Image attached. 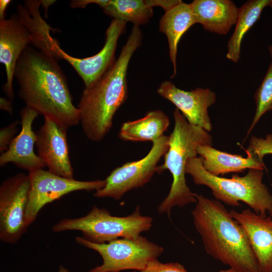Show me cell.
Masks as SVG:
<instances>
[{"instance_id":"obj_1","label":"cell","mask_w":272,"mask_h":272,"mask_svg":"<svg viewBox=\"0 0 272 272\" xmlns=\"http://www.w3.org/2000/svg\"><path fill=\"white\" fill-rule=\"evenodd\" d=\"M50 51L30 45L18 59L14 78L26 106L68 129L80 122L66 77Z\"/></svg>"},{"instance_id":"obj_2","label":"cell","mask_w":272,"mask_h":272,"mask_svg":"<svg viewBox=\"0 0 272 272\" xmlns=\"http://www.w3.org/2000/svg\"><path fill=\"white\" fill-rule=\"evenodd\" d=\"M143 34L134 25L120 55L97 81L85 88L78 104L81 126L90 141L99 142L110 131L117 110L128 96L126 74L134 52L141 44Z\"/></svg>"},{"instance_id":"obj_3","label":"cell","mask_w":272,"mask_h":272,"mask_svg":"<svg viewBox=\"0 0 272 272\" xmlns=\"http://www.w3.org/2000/svg\"><path fill=\"white\" fill-rule=\"evenodd\" d=\"M193 194V222L207 253L239 272H260L247 234L230 211L218 200Z\"/></svg>"},{"instance_id":"obj_4","label":"cell","mask_w":272,"mask_h":272,"mask_svg":"<svg viewBox=\"0 0 272 272\" xmlns=\"http://www.w3.org/2000/svg\"><path fill=\"white\" fill-rule=\"evenodd\" d=\"M174 127L169 135V148L164 155V162L158 166L157 173L165 170L171 173L172 182L169 192L158 208L159 214L170 217L172 209L196 203V199L187 185L185 166L188 160L196 156L200 145H212V138L202 127L189 123L180 111L173 112Z\"/></svg>"},{"instance_id":"obj_5","label":"cell","mask_w":272,"mask_h":272,"mask_svg":"<svg viewBox=\"0 0 272 272\" xmlns=\"http://www.w3.org/2000/svg\"><path fill=\"white\" fill-rule=\"evenodd\" d=\"M185 173L195 184L210 188L216 200L227 205L238 207L242 201L262 216L271 211L272 195L262 182L263 170L251 169L243 176L235 174L231 178H225L209 173L203 166L201 157L196 156L188 160Z\"/></svg>"},{"instance_id":"obj_6","label":"cell","mask_w":272,"mask_h":272,"mask_svg":"<svg viewBox=\"0 0 272 272\" xmlns=\"http://www.w3.org/2000/svg\"><path fill=\"white\" fill-rule=\"evenodd\" d=\"M153 219L141 215L138 206L125 217L114 216L104 208L94 206L85 216L64 218L53 225L54 232L77 230L86 239L96 243H108L119 238H135L152 226Z\"/></svg>"},{"instance_id":"obj_7","label":"cell","mask_w":272,"mask_h":272,"mask_svg":"<svg viewBox=\"0 0 272 272\" xmlns=\"http://www.w3.org/2000/svg\"><path fill=\"white\" fill-rule=\"evenodd\" d=\"M77 243L98 252L103 263L89 272H120L123 270H143L149 263L164 251L161 246L140 236L135 238H119L105 243L92 242L83 237Z\"/></svg>"},{"instance_id":"obj_8","label":"cell","mask_w":272,"mask_h":272,"mask_svg":"<svg viewBox=\"0 0 272 272\" xmlns=\"http://www.w3.org/2000/svg\"><path fill=\"white\" fill-rule=\"evenodd\" d=\"M169 141V136L164 135L153 142L144 158L114 169L105 179L104 187L96 191L94 196L119 200L126 192L144 186L157 172V164L168 150Z\"/></svg>"},{"instance_id":"obj_9","label":"cell","mask_w":272,"mask_h":272,"mask_svg":"<svg viewBox=\"0 0 272 272\" xmlns=\"http://www.w3.org/2000/svg\"><path fill=\"white\" fill-rule=\"evenodd\" d=\"M31 188L29 175L18 173L4 180L0 186V239L17 243L28 226L26 213Z\"/></svg>"},{"instance_id":"obj_10","label":"cell","mask_w":272,"mask_h":272,"mask_svg":"<svg viewBox=\"0 0 272 272\" xmlns=\"http://www.w3.org/2000/svg\"><path fill=\"white\" fill-rule=\"evenodd\" d=\"M31 188L26 213L29 227L46 205L64 195L78 190H98L104 187L105 180L80 181L56 175L48 170L39 169L29 172Z\"/></svg>"},{"instance_id":"obj_11","label":"cell","mask_w":272,"mask_h":272,"mask_svg":"<svg viewBox=\"0 0 272 272\" xmlns=\"http://www.w3.org/2000/svg\"><path fill=\"white\" fill-rule=\"evenodd\" d=\"M126 22L112 19L106 31L105 44L97 54L86 58L73 57L63 50L54 39L51 41V49L58 59L65 60L82 78L85 88L100 79L111 66L115 60V52L120 36L124 32Z\"/></svg>"},{"instance_id":"obj_12","label":"cell","mask_w":272,"mask_h":272,"mask_svg":"<svg viewBox=\"0 0 272 272\" xmlns=\"http://www.w3.org/2000/svg\"><path fill=\"white\" fill-rule=\"evenodd\" d=\"M0 20V62L5 66L6 82L3 90L11 100L14 98L13 82L18 59L25 48L35 45V38L22 11Z\"/></svg>"},{"instance_id":"obj_13","label":"cell","mask_w":272,"mask_h":272,"mask_svg":"<svg viewBox=\"0 0 272 272\" xmlns=\"http://www.w3.org/2000/svg\"><path fill=\"white\" fill-rule=\"evenodd\" d=\"M67 129L48 117L36 132L37 155L50 172L60 176L74 178L69 157Z\"/></svg>"},{"instance_id":"obj_14","label":"cell","mask_w":272,"mask_h":272,"mask_svg":"<svg viewBox=\"0 0 272 272\" xmlns=\"http://www.w3.org/2000/svg\"><path fill=\"white\" fill-rule=\"evenodd\" d=\"M158 94L175 105L187 121L210 131L212 125L208 109L216 100V94L209 88H196L185 91L176 87L169 81L162 82Z\"/></svg>"},{"instance_id":"obj_15","label":"cell","mask_w":272,"mask_h":272,"mask_svg":"<svg viewBox=\"0 0 272 272\" xmlns=\"http://www.w3.org/2000/svg\"><path fill=\"white\" fill-rule=\"evenodd\" d=\"M20 113L21 130L13 140L8 150L1 154L0 166L4 167L11 162L17 167L29 172L42 169L45 165L34 152L37 137L32 129L33 122L39 114L26 106Z\"/></svg>"},{"instance_id":"obj_16","label":"cell","mask_w":272,"mask_h":272,"mask_svg":"<svg viewBox=\"0 0 272 272\" xmlns=\"http://www.w3.org/2000/svg\"><path fill=\"white\" fill-rule=\"evenodd\" d=\"M230 213L247 234L260 272H272V217L250 209L240 212L232 210Z\"/></svg>"},{"instance_id":"obj_17","label":"cell","mask_w":272,"mask_h":272,"mask_svg":"<svg viewBox=\"0 0 272 272\" xmlns=\"http://www.w3.org/2000/svg\"><path fill=\"white\" fill-rule=\"evenodd\" d=\"M247 157L219 151L211 145L199 146L197 154L202 158V165L209 173L216 176L232 172H242L246 169H263V156L254 148L249 146Z\"/></svg>"},{"instance_id":"obj_18","label":"cell","mask_w":272,"mask_h":272,"mask_svg":"<svg viewBox=\"0 0 272 272\" xmlns=\"http://www.w3.org/2000/svg\"><path fill=\"white\" fill-rule=\"evenodd\" d=\"M196 23L207 31L226 35L236 24L239 8L230 0H194L190 3Z\"/></svg>"},{"instance_id":"obj_19","label":"cell","mask_w":272,"mask_h":272,"mask_svg":"<svg viewBox=\"0 0 272 272\" xmlns=\"http://www.w3.org/2000/svg\"><path fill=\"white\" fill-rule=\"evenodd\" d=\"M195 18L190 4L181 2L165 12L159 22V30L167 38L169 56L173 66V75L176 74V58L178 44L186 31L194 24Z\"/></svg>"},{"instance_id":"obj_20","label":"cell","mask_w":272,"mask_h":272,"mask_svg":"<svg viewBox=\"0 0 272 272\" xmlns=\"http://www.w3.org/2000/svg\"><path fill=\"white\" fill-rule=\"evenodd\" d=\"M169 123L163 111L152 110L142 118L123 123L118 136L124 141L153 142L164 135Z\"/></svg>"},{"instance_id":"obj_21","label":"cell","mask_w":272,"mask_h":272,"mask_svg":"<svg viewBox=\"0 0 272 272\" xmlns=\"http://www.w3.org/2000/svg\"><path fill=\"white\" fill-rule=\"evenodd\" d=\"M113 19L140 26L149 22L153 15L152 0H91Z\"/></svg>"},{"instance_id":"obj_22","label":"cell","mask_w":272,"mask_h":272,"mask_svg":"<svg viewBox=\"0 0 272 272\" xmlns=\"http://www.w3.org/2000/svg\"><path fill=\"white\" fill-rule=\"evenodd\" d=\"M268 6L272 7V0H250L239 8L235 30L227 44L228 59L234 62L238 61L244 35L259 19L264 8Z\"/></svg>"},{"instance_id":"obj_23","label":"cell","mask_w":272,"mask_h":272,"mask_svg":"<svg viewBox=\"0 0 272 272\" xmlns=\"http://www.w3.org/2000/svg\"><path fill=\"white\" fill-rule=\"evenodd\" d=\"M254 98L256 105L255 113L246 137L262 116L272 110V60L260 85L256 91Z\"/></svg>"},{"instance_id":"obj_24","label":"cell","mask_w":272,"mask_h":272,"mask_svg":"<svg viewBox=\"0 0 272 272\" xmlns=\"http://www.w3.org/2000/svg\"><path fill=\"white\" fill-rule=\"evenodd\" d=\"M133 272H188L184 266L178 262L166 263L155 259L150 261L143 270Z\"/></svg>"},{"instance_id":"obj_25","label":"cell","mask_w":272,"mask_h":272,"mask_svg":"<svg viewBox=\"0 0 272 272\" xmlns=\"http://www.w3.org/2000/svg\"><path fill=\"white\" fill-rule=\"evenodd\" d=\"M21 123L16 120L10 123L7 126L2 128L0 130V152L3 153L6 151L11 143L15 138L14 136L18 131L17 126Z\"/></svg>"},{"instance_id":"obj_26","label":"cell","mask_w":272,"mask_h":272,"mask_svg":"<svg viewBox=\"0 0 272 272\" xmlns=\"http://www.w3.org/2000/svg\"><path fill=\"white\" fill-rule=\"evenodd\" d=\"M0 108L1 109L4 110L8 112L10 114H13V107L10 100L1 98Z\"/></svg>"},{"instance_id":"obj_27","label":"cell","mask_w":272,"mask_h":272,"mask_svg":"<svg viewBox=\"0 0 272 272\" xmlns=\"http://www.w3.org/2000/svg\"><path fill=\"white\" fill-rule=\"evenodd\" d=\"M11 2V1L10 0L0 1V20L6 19L5 18V12Z\"/></svg>"},{"instance_id":"obj_28","label":"cell","mask_w":272,"mask_h":272,"mask_svg":"<svg viewBox=\"0 0 272 272\" xmlns=\"http://www.w3.org/2000/svg\"><path fill=\"white\" fill-rule=\"evenodd\" d=\"M219 272H239V271L235 270V269L230 267L229 268L227 269L221 270Z\"/></svg>"},{"instance_id":"obj_29","label":"cell","mask_w":272,"mask_h":272,"mask_svg":"<svg viewBox=\"0 0 272 272\" xmlns=\"http://www.w3.org/2000/svg\"><path fill=\"white\" fill-rule=\"evenodd\" d=\"M58 272H70V271L63 266H60L59 267Z\"/></svg>"},{"instance_id":"obj_30","label":"cell","mask_w":272,"mask_h":272,"mask_svg":"<svg viewBox=\"0 0 272 272\" xmlns=\"http://www.w3.org/2000/svg\"><path fill=\"white\" fill-rule=\"evenodd\" d=\"M268 49L269 54L271 56V60H272V45H269L268 47Z\"/></svg>"},{"instance_id":"obj_31","label":"cell","mask_w":272,"mask_h":272,"mask_svg":"<svg viewBox=\"0 0 272 272\" xmlns=\"http://www.w3.org/2000/svg\"><path fill=\"white\" fill-rule=\"evenodd\" d=\"M269 215L272 217V210H271V211L270 213L269 214Z\"/></svg>"}]
</instances>
